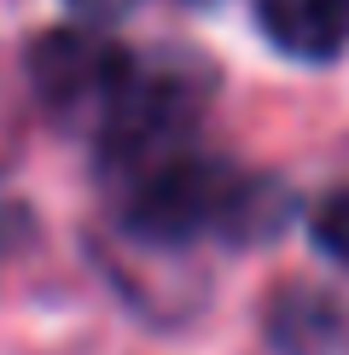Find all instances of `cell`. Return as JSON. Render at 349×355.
I'll return each instance as SVG.
<instances>
[{
	"label": "cell",
	"instance_id": "277c9868",
	"mask_svg": "<svg viewBox=\"0 0 349 355\" xmlns=\"http://www.w3.org/2000/svg\"><path fill=\"white\" fill-rule=\"evenodd\" d=\"M256 18L291 58H338L349 47V0H262Z\"/></svg>",
	"mask_w": 349,
	"mask_h": 355
},
{
	"label": "cell",
	"instance_id": "52a82bcc",
	"mask_svg": "<svg viewBox=\"0 0 349 355\" xmlns=\"http://www.w3.org/2000/svg\"><path fill=\"white\" fill-rule=\"evenodd\" d=\"M76 12H87V18H116V12H128L134 0H70Z\"/></svg>",
	"mask_w": 349,
	"mask_h": 355
},
{
	"label": "cell",
	"instance_id": "5b68a950",
	"mask_svg": "<svg viewBox=\"0 0 349 355\" xmlns=\"http://www.w3.org/2000/svg\"><path fill=\"white\" fill-rule=\"evenodd\" d=\"M268 327H274V344L285 355H332L343 344V315L326 297H314V291H285L274 303Z\"/></svg>",
	"mask_w": 349,
	"mask_h": 355
},
{
	"label": "cell",
	"instance_id": "8992f818",
	"mask_svg": "<svg viewBox=\"0 0 349 355\" xmlns=\"http://www.w3.org/2000/svg\"><path fill=\"white\" fill-rule=\"evenodd\" d=\"M309 233H314V245L326 250L332 262H343V268H349V187L326 192V198L314 204V216H309Z\"/></svg>",
	"mask_w": 349,
	"mask_h": 355
},
{
	"label": "cell",
	"instance_id": "6da1fadb",
	"mask_svg": "<svg viewBox=\"0 0 349 355\" xmlns=\"http://www.w3.org/2000/svg\"><path fill=\"white\" fill-rule=\"evenodd\" d=\"M274 187L251 181V175L215 164V157H163L140 175L128 192V233L145 245H186L204 233H251L274 227L268 216Z\"/></svg>",
	"mask_w": 349,
	"mask_h": 355
},
{
	"label": "cell",
	"instance_id": "7a4b0ae2",
	"mask_svg": "<svg viewBox=\"0 0 349 355\" xmlns=\"http://www.w3.org/2000/svg\"><path fill=\"white\" fill-rule=\"evenodd\" d=\"M204 94H210V76L193 64H140L134 58V76H128L123 99L111 105V116L99 123L105 135V157L123 169L134 164H163V146L181 140L186 128L198 123Z\"/></svg>",
	"mask_w": 349,
	"mask_h": 355
},
{
	"label": "cell",
	"instance_id": "3957f363",
	"mask_svg": "<svg viewBox=\"0 0 349 355\" xmlns=\"http://www.w3.org/2000/svg\"><path fill=\"white\" fill-rule=\"evenodd\" d=\"M128 76H134V58L99 35H82V29H53L29 47V82L41 87V99L58 116H99L105 123Z\"/></svg>",
	"mask_w": 349,
	"mask_h": 355
}]
</instances>
